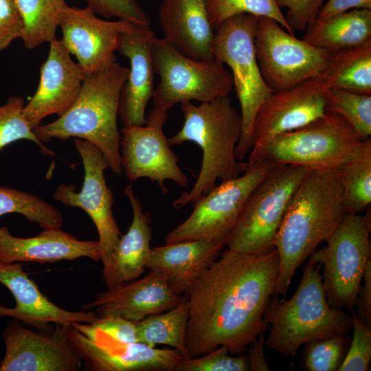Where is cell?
Segmentation results:
<instances>
[{
	"label": "cell",
	"mask_w": 371,
	"mask_h": 371,
	"mask_svg": "<svg viewBox=\"0 0 371 371\" xmlns=\"http://www.w3.org/2000/svg\"><path fill=\"white\" fill-rule=\"evenodd\" d=\"M277 250L249 254L228 249L186 294L188 320L186 347L190 357L220 346L240 354L269 328L264 313L274 295Z\"/></svg>",
	"instance_id": "cell-1"
},
{
	"label": "cell",
	"mask_w": 371,
	"mask_h": 371,
	"mask_svg": "<svg viewBox=\"0 0 371 371\" xmlns=\"http://www.w3.org/2000/svg\"><path fill=\"white\" fill-rule=\"evenodd\" d=\"M0 283L12 293L16 302L12 308L0 304V317H12L40 331H46L50 323L91 324L98 317L95 311H70L56 305L29 278L21 262L0 263Z\"/></svg>",
	"instance_id": "cell-21"
},
{
	"label": "cell",
	"mask_w": 371,
	"mask_h": 371,
	"mask_svg": "<svg viewBox=\"0 0 371 371\" xmlns=\"http://www.w3.org/2000/svg\"><path fill=\"white\" fill-rule=\"evenodd\" d=\"M223 246L188 240L156 247L151 249L146 269L159 272L175 293L183 295L218 258Z\"/></svg>",
	"instance_id": "cell-25"
},
{
	"label": "cell",
	"mask_w": 371,
	"mask_h": 371,
	"mask_svg": "<svg viewBox=\"0 0 371 371\" xmlns=\"http://www.w3.org/2000/svg\"><path fill=\"white\" fill-rule=\"evenodd\" d=\"M254 43L261 74L273 92L319 75L335 54L296 38L262 16L258 17Z\"/></svg>",
	"instance_id": "cell-12"
},
{
	"label": "cell",
	"mask_w": 371,
	"mask_h": 371,
	"mask_svg": "<svg viewBox=\"0 0 371 371\" xmlns=\"http://www.w3.org/2000/svg\"><path fill=\"white\" fill-rule=\"evenodd\" d=\"M352 338L339 371H366L371 359V328L352 310Z\"/></svg>",
	"instance_id": "cell-38"
},
{
	"label": "cell",
	"mask_w": 371,
	"mask_h": 371,
	"mask_svg": "<svg viewBox=\"0 0 371 371\" xmlns=\"http://www.w3.org/2000/svg\"><path fill=\"white\" fill-rule=\"evenodd\" d=\"M22 18L14 0H0V51L8 48L16 38H21Z\"/></svg>",
	"instance_id": "cell-41"
},
{
	"label": "cell",
	"mask_w": 371,
	"mask_h": 371,
	"mask_svg": "<svg viewBox=\"0 0 371 371\" xmlns=\"http://www.w3.org/2000/svg\"><path fill=\"white\" fill-rule=\"evenodd\" d=\"M68 338L82 363L94 371H175L185 359L176 348L119 342L89 324L69 325Z\"/></svg>",
	"instance_id": "cell-13"
},
{
	"label": "cell",
	"mask_w": 371,
	"mask_h": 371,
	"mask_svg": "<svg viewBox=\"0 0 371 371\" xmlns=\"http://www.w3.org/2000/svg\"><path fill=\"white\" fill-rule=\"evenodd\" d=\"M129 69L115 62L85 74L80 93L71 107L56 120L34 128L41 142L71 137L96 146L114 173L122 172L117 118L120 96Z\"/></svg>",
	"instance_id": "cell-4"
},
{
	"label": "cell",
	"mask_w": 371,
	"mask_h": 371,
	"mask_svg": "<svg viewBox=\"0 0 371 371\" xmlns=\"http://www.w3.org/2000/svg\"><path fill=\"white\" fill-rule=\"evenodd\" d=\"M74 145L84 166L82 188L78 192L73 184H60L54 199L65 205L80 208L89 216L98 233L101 261L104 264L122 236L113 212V194L104 178V171L109 168L102 153L92 143L75 138Z\"/></svg>",
	"instance_id": "cell-16"
},
{
	"label": "cell",
	"mask_w": 371,
	"mask_h": 371,
	"mask_svg": "<svg viewBox=\"0 0 371 371\" xmlns=\"http://www.w3.org/2000/svg\"><path fill=\"white\" fill-rule=\"evenodd\" d=\"M321 264L311 256L306 264L301 281L289 300L273 295L264 317L270 332L265 343L271 350L286 356H295L307 341L346 334L352 330V315L328 303Z\"/></svg>",
	"instance_id": "cell-5"
},
{
	"label": "cell",
	"mask_w": 371,
	"mask_h": 371,
	"mask_svg": "<svg viewBox=\"0 0 371 371\" xmlns=\"http://www.w3.org/2000/svg\"><path fill=\"white\" fill-rule=\"evenodd\" d=\"M351 9H371V0H327L316 19L324 20Z\"/></svg>",
	"instance_id": "cell-44"
},
{
	"label": "cell",
	"mask_w": 371,
	"mask_h": 371,
	"mask_svg": "<svg viewBox=\"0 0 371 371\" xmlns=\"http://www.w3.org/2000/svg\"><path fill=\"white\" fill-rule=\"evenodd\" d=\"M330 63L334 70L333 88L371 94V41L335 53Z\"/></svg>",
	"instance_id": "cell-31"
},
{
	"label": "cell",
	"mask_w": 371,
	"mask_h": 371,
	"mask_svg": "<svg viewBox=\"0 0 371 371\" xmlns=\"http://www.w3.org/2000/svg\"><path fill=\"white\" fill-rule=\"evenodd\" d=\"M184 122L179 131L168 138L170 146L186 142L196 144L202 151L196 181L173 203L175 209L194 204L221 182L241 175L246 163L237 160L235 150L242 132V118L229 95L194 105L181 104Z\"/></svg>",
	"instance_id": "cell-3"
},
{
	"label": "cell",
	"mask_w": 371,
	"mask_h": 371,
	"mask_svg": "<svg viewBox=\"0 0 371 371\" xmlns=\"http://www.w3.org/2000/svg\"><path fill=\"white\" fill-rule=\"evenodd\" d=\"M258 16L241 14L232 16L216 30L212 44L214 58L227 65L240 106L242 132L236 148L237 160L250 153L251 131L260 106L273 91L261 74L256 54Z\"/></svg>",
	"instance_id": "cell-7"
},
{
	"label": "cell",
	"mask_w": 371,
	"mask_h": 371,
	"mask_svg": "<svg viewBox=\"0 0 371 371\" xmlns=\"http://www.w3.org/2000/svg\"><path fill=\"white\" fill-rule=\"evenodd\" d=\"M303 40L337 53L371 41V9H353L324 20L315 19L306 27Z\"/></svg>",
	"instance_id": "cell-27"
},
{
	"label": "cell",
	"mask_w": 371,
	"mask_h": 371,
	"mask_svg": "<svg viewBox=\"0 0 371 371\" xmlns=\"http://www.w3.org/2000/svg\"><path fill=\"white\" fill-rule=\"evenodd\" d=\"M133 210V221L122 235L109 260L103 264L102 280L107 288L140 277L146 269L151 247L152 229L149 213L143 211L139 198L131 185L124 188Z\"/></svg>",
	"instance_id": "cell-26"
},
{
	"label": "cell",
	"mask_w": 371,
	"mask_h": 371,
	"mask_svg": "<svg viewBox=\"0 0 371 371\" xmlns=\"http://www.w3.org/2000/svg\"><path fill=\"white\" fill-rule=\"evenodd\" d=\"M188 320V306L186 296L183 295L175 307L134 322L138 341L151 346H170L179 350L185 359L189 358L186 347Z\"/></svg>",
	"instance_id": "cell-29"
},
{
	"label": "cell",
	"mask_w": 371,
	"mask_h": 371,
	"mask_svg": "<svg viewBox=\"0 0 371 371\" xmlns=\"http://www.w3.org/2000/svg\"><path fill=\"white\" fill-rule=\"evenodd\" d=\"M247 357L230 355L228 348L220 346L199 357L183 359L175 371H248Z\"/></svg>",
	"instance_id": "cell-37"
},
{
	"label": "cell",
	"mask_w": 371,
	"mask_h": 371,
	"mask_svg": "<svg viewBox=\"0 0 371 371\" xmlns=\"http://www.w3.org/2000/svg\"><path fill=\"white\" fill-rule=\"evenodd\" d=\"M50 43L47 60L41 67L37 89L24 106L23 114L32 130L47 116L65 114L77 99L85 73L75 63L61 40Z\"/></svg>",
	"instance_id": "cell-19"
},
{
	"label": "cell",
	"mask_w": 371,
	"mask_h": 371,
	"mask_svg": "<svg viewBox=\"0 0 371 371\" xmlns=\"http://www.w3.org/2000/svg\"><path fill=\"white\" fill-rule=\"evenodd\" d=\"M335 170L343 189L345 212L359 214L368 209L371 203L370 138Z\"/></svg>",
	"instance_id": "cell-28"
},
{
	"label": "cell",
	"mask_w": 371,
	"mask_h": 371,
	"mask_svg": "<svg viewBox=\"0 0 371 371\" xmlns=\"http://www.w3.org/2000/svg\"><path fill=\"white\" fill-rule=\"evenodd\" d=\"M345 213L335 168L311 169L293 194L275 238L279 267L274 295H286L295 271Z\"/></svg>",
	"instance_id": "cell-2"
},
{
	"label": "cell",
	"mask_w": 371,
	"mask_h": 371,
	"mask_svg": "<svg viewBox=\"0 0 371 371\" xmlns=\"http://www.w3.org/2000/svg\"><path fill=\"white\" fill-rule=\"evenodd\" d=\"M151 55L154 71L160 76L152 97L154 109L168 111L184 102H210L229 95L233 89L230 72L216 58H189L164 38L156 37Z\"/></svg>",
	"instance_id": "cell-10"
},
{
	"label": "cell",
	"mask_w": 371,
	"mask_h": 371,
	"mask_svg": "<svg viewBox=\"0 0 371 371\" xmlns=\"http://www.w3.org/2000/svg\"><path fill=\"white\" fill-rule=\"evenodd\" d=\"M311 168L276 165L254 189L225 245L228 249L262 254L274 249V240L289 201Z\"/></svg>",
	"instance_id": "cell-8"
},
{
	"label": "cell",
	"mask_w": 371,
	"mask_h": 371,
	"mask_svg": "<svg viewBox=\"0 0 371 371\" xmlns=\"http://www.w3.org/2000/svg\"><path fill=\"white\" fill-rule=\"evenodd\" d=\"M364 140L342 117L326 112L304 126L277 135L252 148L247 162L336 168L351 158Z\"/></svg>",
	"instance_id": "cell-6"
},
{
	"label": "cell",
	"mask_w": 371,
	"mask_h": 371,
	"mask_svg": "<svg viewBox=\"0 0 371 371\" xmlns=\"http://www.w3.org/2000/svg\"><path fill=\"white\" fill-rule=\"evenodd\" d=\"M205 3L210 21L214 30L232 16L249 14L270 18L294 34L275 0H205Z\"/></svg>",
	"instance_id": "cell-34"
},
{
	"label": "cell",
	"mask_w": 371,
	"mask_h": 371,
	"mask_svg": "<svg viewBox=\"0 0 371 371\" xmlns=\"http://www.w3.org/2000/svg\"><path fill=\"white\" fill-rule=\"evenodd\" d=\"M89 326L103 332L112 339L122 343L132 344L138 341L134 322L120 316H105L98 319Z\"/></svg>",
	"instance_id": "cell-42"
},
{
	"label": "cell",
	"mask_w": 371,
	"mask_h": 371,
	"mask_svg": "<svg viewBox=\"0 0 371 371\" xmlns=\"http://www.w3.org/2000/svg\"><path fill=\"white\" fill-rule=\"evenodd\" d=\"M101 257L98 240H80L60 228H45L35 236L19 238L7 227H0V263L45 264L80 258L98 262Z\"/></svg>",
	"instance_id": "cell-23"
},
{
	"label": "cell",
	"mask_w": 371,
	"mask_h": 371,
	"mask_svg": "<svg viewBox=\"0 0 371 371\" xmlns=\"http://www.w3.org/2000/svg\"><path fill=\"white\" fill-rule=\"evenodd\" d=\"M275 166L246 163L241 175L221 182L196 201L190 215L166 236L165 243L203 240L225 245L248 196Z\"/></svg>",
	"instance_id": "cell-11"
},
{
	"label": "cell",
	"mask_w": 371,
	"mask_h": 371,
	"mask_svg": "<svg viewBox=\"0 0 371 371\" xmlns=\"http://www.w3.org/2000/svg\"><path fill=\"white\" fill-rule=\"evenodd\" d=\"M280 8H286L285 19L294 30L303 31L316 19L324 0H275Z\"/></svg>",
	"instance_id": "cell-40"
},
{
	"label": "cell",
	"mask_w": 371,
	"mask_h": 371,
	"mask_svg": "<svg viewBox=\"0 0 371 371\" xmlns=\"http://www.w3.org/2000/svg\"><path fill=\"white\" fill-rule=\"evenodd\" d=\"M183 297L172 291L159 272L149 271L142 278L98 293L93 301L82 306V309H95L98 317L120 316L138 322L175 307Z\"/></svg>",
	"instance_id": "cell-20"
},
{
	"label": "cell",
	"mask_w": 371,
	"mask_h": 371,
	"mask_svg": "<svg viewBox=\"0 0 371 371\" xmlns=\"http://www.w3.org/2000/svg\"><path fill=\"white\" fill-rule=\"evenodd\" d=\"M23 23L21 39L32 49L56 38L65 0H14Z\"/></svg>",
	"instance_id": "cell-30"
},
{
	"label": "cell",
	"mask_w": 371,
	"mask_h": 371,
	"mask_svg": "<svg viewBox=\"0 0 371 371\" xmlns=\"http://www.w3.org/2000/svg\"><path fill=\"white\" fill-rule=\"evenodd\" d=\"M370 214L345 213L326 240L311 255L323 267V285L329 305L352 311L371 260Z\"/></svg>",
	"instance_id": "cell-9"
},
{
	"label": "cell",
	"mask_w": 371,
	"mask_h": 371,
	"mask_svg": "<svg viewBox=\"0 0 371 371\" xmlns=\"http://www.w3.org/2000/svg\"><path fill=\"white\" fill-rule=\"evenodd\" d=\"M333 78L329 62L319 75L286 90L273 92L256 115L251 136L252 148L324 115L326 95L333 88Z\"/></svg>",
	"instance_id": "cell-15"
},
{
	"label": "cell",
	"mask_w": 371,
	"mask_h": 371,
	"mask_svg": "<svg viewBox=\"0 0 371 371\" xmlns=\"http://www.w3.org/2000/svg\"><path fill=\"white\" fill-rule=\"evenodd\" d=\"M10 213L20 214L43 229L60 228L63 223L61 212L41 197L0 186V216Z\"/></svg>",
	"instance_id": "cell-32"
},
{
	"label": "cell",
	"mask_w": 371,
	"mask_h": 371,
	"mask_svg": "<svg viewBox=\"0 0 371 371\" xmlns=\"http://www.w3.org/2000/svg\"><path fill=\"white\" fill-rule=\"evenodd\" d=\"M136 25L126 20L99 19L88 6L64 8L59 22L61 40L85 74L104 69L116 60L120 36Z\"/></svg>",
	"instance_id": "cell-18"
},
{
	"label": "cell",
	"mask_w": 371,
	"mask_h": 371,
	"mask_svg": "<svg viewBox=\"0 0 371 371\" xmlns=\"http://www.w3.org/2000/svg\"><path fill=\"white\" fill-rule=\"evenodd\" d=\"M345 334L304 344L300 365L306 371H337L345 357Z\"/></svg>",
	"instance_id": "cell-36"
},
{
	"label": "cell",
	"mask_w": 371,
	"mask_h": 371,
	"mask_svg": "<svg viewBox=\"0 0 371 371\" xmlns=\"http://www.w3.org/2000/svg\"><path fill=\"white\" fill-rule=\"evenodd\" d=\"M52 332H35L17 320L8 323L3 333L5 353L0 371H78L80 358L68 338L69 325L55 324Z\"/></svg>",
	"instance_id": "cell-17"
},
{
	"label": "cell",
	"mask_w": 371,
	"mask_h": 371,
	"mask_svg": "<svg viewBox=\"0 0 371 371\" xmlns=\"http://www.w3.org/2000/svg\"><path fill=\"white\" fill-rule=\"evenodd\" d=\"M24 106L23 99L16 95L10 96L4 105L0 106V152L13 142L27 139L37 144L42 154L55 157V153L37 139L25 119Z\"/></svg>",
	"instance_id": "cell-35"
},
{
	"label": "cell",
	"mask_w": 371,
	"mask_h": 371,
	"mask_svg": "<svg viewBox=\"0 0 371 371\" xmlns=\"http://www.w3.org/2000/svg\"><path fill=\"white\" fill-rule=\"evenodd\" d=\"M155 38L150 27L138 25L120 36L117 51L126 57L131 65L118 106V116L124 126L146 123V109L155 89L151 55Z\"/></svg>",
	"instance_id": "cell-22"
},
{
	"label": "cell",
	"mask_w": 371,
	"mask_h": 371,
	"mask_svg": "<svg viewBox=\"0 0 371 371\" xmlns=\"http://www.w3.org/2000/svg\"><path fill=\"white\" fill-rule=\"evenodd\" d=\"M159 21L164 39L186 56L214 59L212 44L215 34L205 0H162Z\"/></svg>",
	"instance_id": "cell-24"
},
{
	"label": "cell",
	"mask_w": 371,
	"mask_h": 371,
	"mask_svg": "<svg viewBox=\"0 0 371 371\" xmlns=\"http://www.w3.org/2000/svg\"><path fill=\"white\" fill-rule=\"evenodd\" d=\"M95 14L117 17L138 26L150 27V19L137 0H85Z\"/></svg>",
	"instance_id": "cell-39"
},
{
	"label": "cell",
	"mask_w": 371,
	"mask_h": 371,
	"mask_svg": "<svg viewBox=\"0 0 371 371\" xmlns=\"http://www.w3.org/2000/svg\"><path fill=\"white\" fill-rule=\"evenodd\" d=\"M357 315L371 328V260L368 262L357 295Z\"/></svg>",
	"instance_id": "cell-43"
},
{
	"label": "cell",
	"mask_w": 371,
	"mask_h": 371,
	"mask_svg": "<svg viewBox=\"0 0 371 371\" xmlns=\"http://www.w3.org/2000/svg\"><path fill=\"white\" fill-rule=\"evenodd\" d=\"M326 110L342 117L363 139L370 138L371 94L331 88Z\"/></svg>",
	"instance_id": "cell-33"
},
{
	"label": "cell",
	"mask_w": 371,
	"mask_h": 371,
	"mask_svg": "<svg viewBox=\"0 0 371 371\" xmlns=\"http://www.w3.org/2000/svg\"><path fill=\"white\" fill-rule=\"evenodd\" d=\"M167 118L168 111L152 109L144 125L121 129L120 143L121 164L126 177L130 181L148 178L158 184L164 194L168 192L166 180L183 188L188 187L189 182L164 135L163 126Z\"/></svg>",
	"instance_id": "cell-14"
},
{
	"label": "cell",
	"mask_w": 371,
	"mask_h": 371,
	"mask_svg": "<svg viewBox=\"0 0 371 371\" xmlns=\"http://www.w3.org/2000/svg\"><path fill=\"white\" fill-rule=\"evenodd\" d=\"M264 344V333H262L249 345L247 358L250 370H270L265 357Z\"/></svg>",
	"instance_id": "cell-45"
}]
</instances>
